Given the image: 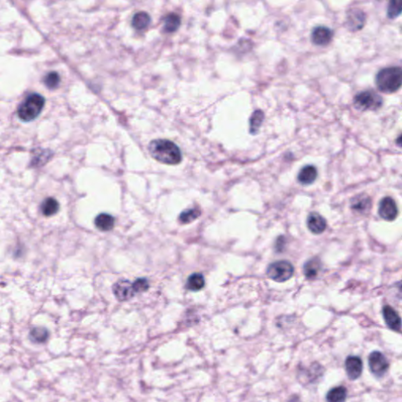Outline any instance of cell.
<instances>
[{
	"label": "cell",
	"instance_id": "30bf717a",
	"mask_svg": "<svg viewBox=\"0 0 402 402\" xmlns=\"http://www.w3.org/2000/svg\"><path fill=\"white\" fill-rule=\"evenodd\" d=\"M366 16L365 12L357 8H353L348 11L346 17V25L351 31L361 29L366 24Z\"/></svg>",
	"mask_w": 402,
	"mask_h": 402
},
{
	"label": "cell",
	"instance_id": "7a4b0ae2",
	"mask_svg": "<svg viewBox=\"0 0 402 402\" xmlns=\"http://www.w3.org/2000/svg\"><path fill=\"white\" fill-rule=\"evenodd\" d=\"M401 83L402 72L400 67H386L382 68L376 74V87L382 92L386 94L396 92L401 87Z\"/></svg>",
	"mask_w": 402,
	"mask_h": 402
},
{
	"label": "cell",
	"instance_id": "7402d4cb",
	"mask_svg": "<svg viewBox=\"0 0 402 402\" xmlns=\"http://www.w3.org/2000/svg\"><path fill=\"white\" fill-rule=\"evenodd\" d=\"M205 282L204 276L200 273H193L188 278L186 288L192 292H197L205 287Z\"/></svg>",
	"mask_w": 402,
	"mask_h": 402
},
{
	"label": "cell",
	"instance_id": "484cf974",
	"mask_svg": "<svg viewBox=\"0 0 402 402\" xmlns=\"http://www.w3.org/2000/svg\"><path fill=\"white\" fill-rule=\"evenodd\" d=\"M44 81V84H45L47 88L54 90L58 88V85H59L60 82H61V77H60L58 72L53 71V72H49V73L46 75Z\"/></svg>",
	"mask_w": 402,
	"mask_h": 402
},
{
	"label": "cell",
	"instance_id": "277c9868",
	"mask_svg": "<svg viewBox=\"0 0 402 402\" xmlns=\"http://www.w3.org/2000/svg\"><path fill=\"white\" fill-rule=\"evenodd\" d=\"M353 105L359 110H376L383 105V98L375 91L367 90L355 95Z\"/></svg>",
	"mask_w": 402,
	"mask_h": 402
},
{
	"label": "cell",
	"instance_id": "ac0fdd59",
	"mask_svg": "<svg viewBox=\"0 0 402 402\" xmlns=\"http://www.w3.org/2000/svg\"><path fill=\"white\" fill-rule=\"evenodd\" d=\"M181 25V18L175 13L168 14L164 19V32L166 33H172L179 29Z\"/></svg>",
	"mask_w": 402,
	"mask_h": 402
},
{
	"label": "cell",
	"instance_id": "603a6c76",
	"mask_svg": "<svg viewBox=\"0 0 402 402\" xmlns=\"http://www.w3.org/2000/svg\"><path fill=\"white\" fill-rule=\"evenodd\" d=\"M29 338L33 343H45L49 338V332L44 327H35L30 331Z\"/></svg>",
	"mask_w": 402,
	"mask_h": 402
},
{
	"label": "cell",
	"instance_id": "d6986e66",
	"mask_svg": "<svg viewBox=\"0 0 402 402\" xmlns=\"http://www.w3.org/2000/svg\"><path fill=\"white\" fill-rule=\"evenodd\" d=\"M150 22V15L145 11H140L134 15L131 21V25L135 29L144 30L149 26Z\"/></svg>",
	"mask_w": 402,
	"mask_h": 402
},
{
	"label": "cell",
	"instance_id": "52a82bcc",
	"mask_svg": "<svg viewBox=\"0 0 402 402\" xmlns=\"http://www.w3.org/2000/svg\"><path fill=\"white\" fill-rule=\"evenodd\" d=\"M398 210L395 200L390 196H385L381 199L379 206V215L387 222H392L397 218Z\"/></svg>",
	"mask_w": 402,
	"mask_h": 402
},
{
	"label": "cell",
	"instance_id": "e0dca14e",
	"mask_svg": "<svg viewBox=\"0 0 402 402\" xmlns=\"http://www.w3.org/2000/svg\"><path fill=\"white\" fill-rule=\"evenodd\" d=\"M95 226L101 231H109L115 225V219L107 213L98 215L95 219Z\"/></svg>",
	"mask_w": 402,
	"mask_h": 402
},
{
	"label": "cell",
	"instance_id": "6da1fadb",
	"mask_svg": "<svg viewBox=\"0 0 402 402\" xmlns=\"http://www.w3.org/2000/svg\"><path fill=\"white\" fill-rule=\"evenodd\" d=\"M149 152L153 159L168 165H177L181 163L182 154L179 147L168 139H156L149 145Z\"/></svg>",
	"mask_w": 402,
	"mask_h": 402
},
{
	"label": "cell",
	"instance_id": "3957f363",
	"mask_svg": "<svg viewBox=\"0 0 402 402\" xmlns=\"http://www.w3.org/2000/svg\"><path fill=\"white\" fill-rule=\"evenodd\" d=\"M45 105V98L36 93L28 95L18 109V117L24 122H30L38 117Z\"/></svg>",
	"mask_w": 402,
	"mask_h": 402
},
{
	"label": "cell",
	"instance_id": "8fae6325",
	"mask_svg": "<svg viewBox=\"0 0 402 402\" xmlns=\"http://www.w3.org/2000/svg\"><path fill=\"white\" fill-rule=\"evenodd\" d=\"M333 32L330 28L323 25L315 27L311 32V41L317 46H326L332 41Z\"/></svg>",
	"mask_w": 402,
	"mask_h": 402
},
{
	"label": "cell",
	"instance_id": "8992f818",
	"mask_svg": "<svg viewBox=\"0 0 402 402\" xmlns=\"http://www.w3.org/2000/svg\"><path fill=\"white\" fill-rule=\"evenodd\" d=\"M369 366L371 373L376 377H383L390 367L389 360L380 351H373L369 356Z\"/></svg>",
	"mask_w": 402,
	"mask_h": 402
},
{
	"label": "cell",
	"instance_id": "5b68a950",
	"mask_svg": "<svg viewBox=\"0 0 402 402\" xmlns=\"http://www.w3.org/2000/svg\"><path fill=\"white\" fill-rule=\"evenodd\" d=\"M295 269L293 265L287 260L276 261L268 266L266 274L268 277L276 282H285L293 276Z\"/></svg>",
	"mask_w": 402,
	"mask_h": 402
},
{
	"label": "cell",
	"instance_id": "4fadbf2b",
	"mask_svg": "<svg viewBox=\"0 0 402 402\" xmlns=\"http://www.w3.org/2000/svg\"><path fill=\"white\" fill-rule=\"evenodd\" d=\"M306 225L311 233H313V234L318 235L326 231V227H327V222L325 218L322 217L321 215H319L318 213L312 212L308 215Z\"/></svg>",
	"mask_w": 402,
	"mask_h": 402
},
{
	"label": "cell",
	"instance_id": "4316f807",
	"mask_svg": "<svg viewBox=\"0 0 402 402\" xmlns=\"http://www.w3.org/2000/svg\"><path fill=\"white\" fill-rule=\"evenodd\" d=\"M401 13V2L399 0H392L387 7V17L390 19L397 18Z\"/></svg>",
	"mask_w": 402,
	"mask_h": 402
},
{
	"label": "cell",
	"instance_id": "d4e9b609",
	"mask_svg": "<svg viewBox=\"0 0 402 402\" xmlns=\"http://www.w3.org/2000/svg\"><path fill=\"white\" fill-rule=\"evenodd\" d=\"M200 215L201 212L199 208H190L181 213L179 215V221L182 224H189L198 219Z\"/></svg>",
	"mask_w": 402,
	"mask_h": 402
},
{
	"label": "cell",
	"instance_id": "83f0119b",
	"mask_svg": "<svg viewBox=\"0 0 402 402\" xmlns=\"http://www.w3.org/2000/svg\"><path fill=\"white\" fill-rule=\"evenodd\" d=\"M133 285L136 293L146 292L149 287V282L145 278H138L133 282Z\"/></svg>",
	"mask_w": 402,
	"mask_h": 402
},
{
	"label": "cell",
	"instance_id": "ba28073f",
	"mask_svg": "<svg viewBox=\"0 0 402 402\" xmlns=\"http://www.w3.org/2000/svg\"><path fill=\"white\" fill-rule=\"evenodd\" d=\"M112 292L119 301H127L135 296V288L133 283L129 280H123L114 284Z\"/></svg>",
	"mask_w": 402,
	"mask_h": 402
},
{
	"label": "cell",
	"instance_id": "9a60e30c",
	"mask_svg": "<svg viewBox=\"0 0 402 402\" xmlns=\"http://www.w3.org/2000/svg\"><path fill=\"white\" fill-rule=\"evenodd\" d=\"M317 170L313 165H306L299 171L298 181L302 185H308L313 183L317 178Z\"/></svg>",
	"mask_w": 402,
	"mask_h": 402
},
{
	"label": "cell",
	"instance_id": "ffe728a7",
	"mask_svg": "<svg viewBox=\"0 0 402 402\" xmlns=\"http://www.w3.org/2000/svg\"><path fill=\"white\" fill-rule=\"evenodd\" d=\"M347 398V390L343 386L331 389L326 394L327 402H345Z\"/></svg>",
	"mask_w": 402,
	"mask_h": 402
},
{
	"label": "cell",
	"instance_id": "cb8c5ba5",
	"mask_svg": "<svg viewBox=\"0 0 402 402\" xmlns=\"http://www.w3.org/2000/svg\"><path fill=\"white\" fill-rule=\"evenodd\" d=\"M264 112L262 110H256L252 113L250 118V132L252 135L257 133L264 120Z\"/></svg>",
	"mask_w": 402,
	"mask_h": 402
},
{
	"label": "cell",
	"instance_id": "44dd1931",
	"mask_svg": "<svg viewBox=\"0 0 402 402\" xmlns=\"http://www.w3.org/2000/svg\"><path fill=\"white\" fill-rule=\"evenodd\" d=\"M60 205L58 201L54 197H48L43 201L41 205V212L47 217L55 215L59 211Z\"/></svg>",
	"mask_w": 402,
	"mask_h": 402
},
{
	"label": "cell",
	"instance_id": "2e32d148",
	"mask_svg": "<svg viewBox=\"0 0 402 402\" xmlns=\"http://www.w3.org/2000/svg\"><path fill=\"white\" fill-rule=\"evenodd\" d=\"M321 269V262L318 258L314 257L309 259L303 266V273L306 279L313 280L320 273Z\"/></svg>",
	"mask_w": 402,
	"mask_h": 402
},
{
	"label": "cell",
	"instance_id": "7c38bea8",
	"mask_svg": "<svg viewBox=\"0 0 402 402\" xmlns=\"http://www.w3.org/2000/svg\"><path fill=\"white\" fill-rule=\"evenodd\" d=\"M383 316L385 323L389 329L394 332H400L401 330V320L397 312L393 307L386 305L383 308Z\"/></svg>",
	"mask_w": 402,
	"mask_h": 402
},
{
	"label": "cell",
	"instance_id": "9c48e42d",
	"mask_svg": "<svg viewBox=\"0 0 402 402\" xmlns=\"http://www.w3.org/2000/svg\"><path fill=\"white\" fill-rule=\"evenodd\" d=\"M345 369L350 380H357L363 371V362L360 357L350 355L345 360Z\"/></svg>",
	"mask_w": 402,
	"mask_h": 402
},
{
	"label": "cell",
	"instance_id": "5bb4252c",
	"mask_svg": "<svg viewBox=\"0 0 402 402\" xmlns=\"http://www.w3.org/2000/svg\"><path fill=\"white\" fill-rule=\"evenodd\" d=\"M350 207L353 212H357L358 214H366L370 210L372 200L368 195L361 193L352 198Z\"/></svg>",
	"mask_w": 402,
	"mask_h": 402
}]
</instances>
